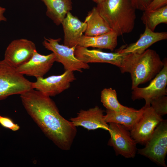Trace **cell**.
<instances>
[{
  "label": "cell",
  "mask_w": 167,
  "mask_h": 167,
  "mask_svg": "<svg viewBox=\"0 0 167 167\" xmlns=\"http://www.w3.org/2000/svg\"><path fill=\"white\" fill-rule=\"evenodd\" d=\"M143 111V107L139 110L116 112L107 109L104 115L105 121L107 123H116L124 126L131 131L141 117Z\"/></svg>",
  "instance_id": "e0dca14e"
},
{
  "label": "cell",
  "mask_w": 167,
  "mask_h": 167,
  "mask_svg": "<svg viewBox=\"0 0 167 167\" xmlns=\"http://www.w3.org/2000/svg\"><path fill=\"white\" fill-rule=\"evenodd\" d=\"M167 39V32H155L145 25L143 33L135 42L117 49L120 53L141 54L155 43Z\"/></svg>",
  "instance_id": "9a60e30c"
},
{
  "label": "cell",
  "mask_w": 167,
  "mask_h": 167,
  "mask_svg": "<svg viewBox=\"0 0 167 167\" xmlns=\"http://www.w3.org/2000/svg\"><path fill=\"white\" fill-rule=\"evenodd\" d=\"M165 96L155 98L150 102L152 108L157 114L161 116L167 113V97Z\"/></svg>",
  "instance_id": "cb8c5ba5"
},
{
  "label": "cell",
  "mask_w": 167,
  "mask_h": 167,
  "mask_svg": "<svg viewBox=\"0 0 167 167\" xmlns=\"http://www.w3.org/2000/svg\"><path fill=\"white\" fill-rule=\"evenodd\" d=\"M143 107L141 117L130 132L136 143L145 145L157 126L163 119L156 112L150 104H145Z\"/></svg>",
  "instance_id": "ba28073f"
},
{
  "label": "cell",
  "mask_w": 167,
  "mask_h": 167,
  "mask_svg": "<svg viewBox=\"0 0 167 167\" xmlns=\"http://www.w3.org/2000/svg\"><path fill=\"white\" fill-rule=\"evenodd\" d=\"M136 10L146 11L152 0H130Z\"/></svg>",
  "instance_id": "484cf974"
},
{
  "label": "cell",
  "mask_w": 167,
  "mask_h": 167,
  "mask_svg": "<svg viewBox=\"0 0 167 167\" xmlns=\"http://www.w3.org/2000/svg\"><path fill=\"white\" fill-rule=\"evenodd\" d=\"M84 22L87 24L84 34L86 36H96L113 30L100 15L96 6L88 12Z\"/></svg>",
  "instance_id": "d6986e66"
},
{
  "label": "cell",
  "mask_w": 167,
  "mask_h": 167,
  "mask_svg": "<svg viewBox=\"0 0 167 167\" xmlns=\"http://www.w3.org/2000/svg\"><path fill=\"white\" fill-rule=\"evenodd\" d=\"M0 124L3 127L14 131L19 130V126L15 123L12 120L9 118L0 115Z\"/></svg>",
  "instance_id": "d4e9b609"
},
{
  "label": "cell",
  "mask_w": 167,
  "mask_h": 167,
  "mask_svg": "<svg viewBox=\"0 0 167 167\" xmlns=\"http://www.w3.org/2000/svg\"><path fill=\"white\" fill-rule=\"evenodd\" d=\"M108 131L110 138L108 144L112 147L116 154L126 158H134L137 151L136 143L129 131L123 125L116 123H109Z\"/></svg>",
  "instance_id": "52a82bcc"
},
{
  "label": "cell",
  "mask_w": 167,
  "mask_h": 167,
  "mask_svg": "<svg viewBox=\"0 0 167 167\" xmlns=\"http://www.w3.org/2000/svg\"><path fill=\"white\" fill-rule=\"evenodd\" d=\"M60 38H44L42 45L46 49L54 53L56 57V62L62 63L65 71L83 72V69H88L90 66L75 56L74 54L76 46L69 47L59 44Z\"/></svg>",
  "instance_id": "8992f818"
},
{
  "label": "cell",
  "mask_w": 167,
  "mask_h": 167,
  "mask_svg": "<svg viewBox=\"0 0 167 167\" xmlns=\"http://www.w3.org/2000/svg\"><path fill=\"white\" fill-rule=\"evenodd\" d=\"M74 54L77 59L85 63H108L118 67L122 73L128 72L127 54L116 51L105 52L98 49H89L78 45L76 46Z\"/></svg>",
  "instance_id": "5b68a950"
},
{
  "label": "cell",
  "mask_w": 167,
  "mask_h": 167,
  "mask_svg": "<svg viewBox=\"0 0 167 167\" xmlns=\"http://www.w3.org/2000/svg\"><path fill=\"white\" fill-rule=\"evenodd\" d=\"M145 146L143 148L138 149V153L158 165L166 167L165 161L167 150L151 141H148Z\"/></svg>",
  "instance_id": "ffe728a7"
},
{
  "label": "cell",
  "mask_w": 167,
  "mask_h": 167,
  "mask_svg": "<svg viewBox=\"0 0 167 167\" xmlns=\"http://www.w3.org/2000/svg\"><path fill=\"white\" fill-rule=\"evenodd\" d=\"M105 0H95L96 3L97 4H99L103 2Z\"/></svg>",
  "instance_id": "f1b7e54d"
},
{
  "label": "cell",
  "mask_w": 167,
  "mask_h": 167,
  "mask_svg": "<svg viewBox=\"0 0 167 167\" xmlns=\"http://www.w3.org/2000/svg\"><path fill=\"white\" fill-rule=\"evenodd\" d=\"M61 24L64 33L63 45L70 48L77 45L86 29L87 23L81 21L69 12Z\"/></svg>",
  "instance_id": "5bb4252c"
},
{
  "label": "cell",
  "mask_w": 167,
  "mask_h": 167,
  "mask_svg": "<svg viewBox=\"0 0 167 167\" xmlns=\"http://www.w3.org/2000/svg\"><path fill=\"white\" fill-rule=\"evenodd\" d=\"M73 72L65 71L60 75L37 78L36 82L32 83V88L46 96H54L70 88L76 79Z\"/></svg>",
  "instance_id": "9c48e42d"
},
{
  "label": "cell",
  "mask_w": 167,
  "mask_h": 167,
  "mask_svg": "<svg viewBox=\"0 0 167 167\" xmlns=\"http://www.w3.org/2000/svg\"><path fill=\"white\" fill-rule=\"evenodd\" d=\"M28 114L43 132L59 148H71L77 133L76 126L63 118L50 97L32 89L20 95Z\"/></svg>",
  "instance_id": "6da1fadb"
},
{
  "label": "cell",
  "mask_w": 167,
  "mask_h": 167,
  "mask_svg": "<svg viewBox=\"0 0 167 167\" xmlns=\"http://www.w3.org/2000/svg\"><path fill=\"white\" fill-rule=\"evenodd\" d=\"M164 65L160 72L145 87H136L133 89L131 98L133 101L144 99L145 104H150L153 99L167 95V62L164 61Z\"/></svg>",
  "instance_id": "30bf717a"
},
{
  "label": "cell",
  "mask_w": 167,
  "mask_h": 167,
  "mask_svg": "<svg viewBox=\"0 0 167 167\" xmlns=\"http://www.w3.org/2000/svg\"><path fill=\"white\" fill-rule=\"evenodd\" d=\"M32 83L4 59L0 61V100L33 89Z\"/></svg>",
  "instance_id": "277c9868"
},
{
  "label": "cell",
  "mask_w": 167,
  "mask_h": 167,
  "mask_svg": "<svg viewBox=\"0 0 167 167\" xmlns=\"http://www.w3.org/2000/svg\"><path fill=\"white\" fill-rule=\"evenodd\" d=\"M117 33L112 30L104 34L94 36H88L83 35L78 45L88 48L89 47L109 49L113 51L118 44Z\"/></svg>",
  "instance_id": "2e32d148"
},
{
  "label": "cell",
  "mask_w": 167,
  "mask_h": 167,
  "mask_svg": "<svg viewBox=\"0 0 167 167\" xmlns=\"http://www.w3.org/2000/svg\"><path fill=\"white\" fill-rule=\"evenodd\" d=\"M101 16L118 36L131 32L136 9L130 0H105L96 6Z\"/></svg>",
  "instance_id": "7a4b0ae2"
},
{
  "label": "cell",
  "mask_w": 167,
  "mask_h": 167,
  "mask_svg": "<svg viewBox=\"0 0 167 167\" xmlns=\"http://www.w3.org/2000/svg\"><path fill=\"white\" fill-rule=\"evenodd\" d=\"M104 111L96 106L87 110L81 109L70 121L75 126H81L88 130L101 128L108 131L109 125L105 121Z\"/></svg>",
  "instance_id": "4fadbf2b"
},
{
  "label": "cell",
  "mask_w": 167,
  "mask_h": 167,
  "mask_svg": "<svg viewBox=\"0 0 167 167\" xmlns=\"http://www.w3.org/2000/svg\"><path fill=\"white\" fill-rule=\"evenodd\" d=\"M167 5V0H152L146 11L156 10Z\"/></svg>",
  "instance_id": "4316f807"
},
{
  "label": "cell",
  "mask_w": 167,
  "mask_h": 167,
  "mask_svg": "<svg viewBox=\"0 0 167 167\" xmlns=\"http://www.w3.org/2000/svg\"><path fill=\"white\" fill-rule=\"evenodd\" d=\"M46 6V16L57 25L62 23L72 9L71 0H41Z\"/></svg>",
  "instance_id": "ac0fdd59"
},
{
  "label": "cell",
  "mask_w": 167,
  "mask_h": 167,
  "mask_svg": "<svg viewBox=\"0 0 167 167\" xmlns=\"http://www.w3.org/2000/svg\"><path fill=\"white\" fill-rule=\"evenodd\" d=\"M93 2H96L95 0H92Z\"/></svg>",
  "instance_id": "f546056e"
},
{
  "label": "cell",
  "mask_w": 167,
  "mask_h": 167,
  "mask_svg": "<svg viewBox=\"0 0 167 167\" xmlns=\"http://www.w3.org/2000/svg\"><path fill=\"white\" fill-rule=\"evenodd\" d=\"M149 141L156 143L167 150V120H163L157 126Z\"/></svg>",
  "instance_id": "603a6c76"
},
{
  "label": "cell",
  "mask_w": 167,
  "mask_h": 167,
  "mask_svg": "<svg viewBox=\"0 0 167 167\" xmlns=\"http://www.w3.org/2000/svg\"><path fill=\"white\" fill-rule=\"evenodd\" d=\"M101 102L107 109L116 112L132 110L135 109L124 106L118 101L115 90L105 88L101 92Z\"/></svg>",
  "instance_id": "7402d4cb"
},
{
  "label": "cell",
  "mask_w": 167,
  "mask_h": 167,
  "mask_svg": "<svg viewBox=\"0 0 167 167\" xmlns=\"http://www.w3.org/2000/svg\"><path fill=\"white\" fill-rule=\"evenodd\" d=\"M6 11V9L0 6V22L2 21H6V18L4 16L3 14Z\"/></svg>",
  "instance_id": "83f0119b"
},
{
  "label": "cell",
  "mask_w": 167,
  "mask_h": 167,
  "mask_svg": "<svg viewBox=\"0 0 167 167\" xmlns=\"http://www.w3.org/2000/svg\"><path fill=\"white\" fill-rule=\"evenodd\" d=\"M129 72L132 80L131 89L149 81L158 74L164 65L159 54L154 50L147 49L141 54L129 53Z\"/></svg>",
  "instance_id": "3957f363"
},
{
  "label": "cell",
  "mask_w": 167,
  "mask_h": 167,
  "mask_svg": "<svg viewBox=\"0 0 167 167\" xmlns=\"http://www.w3.org/2000/svg\"><path fill=\"white\" fill-rule=\"evenodd\" d=\"M56 62V57L53 53L47 55L40 54L36 51L27 62L16 68L20 74L36 78L43 77Z\"/></svg>",
  "instance_id": "7c38bea8"
},
{
  "label": "cell",
  "mask_w": 167,
  "mask_h": 167,
  "mask_svg": "<svg viewBox=\"0 0 167 167\" xmlns=\"http://www.w3.org/2000/svg\"><path fill=\"white\" fill-rule=\"evenodd\" d=\"M141 19L145 26L154 31L158 24H167V5L156 10L143 11Z\"/></svg>",
  "instance_id": "44dd1931"
},
{
  "label": "cell",
  "mask_w": 167,
  "mask_h": 167,
  "mask_svg": "<svg viewBox=\"0 0 167 167\" xmlns=\"http://www.w3.org/2000/svg\"><path fill=\"white\" fill-rule=\"evenodd\" d=\"M36 51L35 44L32 41L24 38L15 40L7 47L4 59L16 68L28 62Z\"/></svg>",
  "instance_id": "8fae6325"
}]
</instances>
